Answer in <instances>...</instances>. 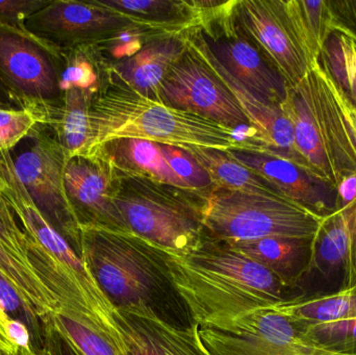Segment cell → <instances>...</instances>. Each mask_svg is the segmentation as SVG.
<instances>
[{"label": "cell", "instance_id": "6da1fadb", "mask_svg": "<svg viewBox=\"0 0 356 355\" xmlns=\"http://www.w3.org/2000/svg\"><path fill=\"white\" fill-rule=\"evenodd\" d=\"M167 263L173 288L199 327H221L292 299L290 286L225 242L205 237L188 254H169Z\"/></svg>", "mask_w": 356, "mask_h": 355}, {"label": "cell", "instance_id": "7a4b0ae2", "mask_svg": "<svg viewBox=\"0 0 356 355\" xmlns=\"http://www.w3.org/2000/svg\"><path fill=\"white\" fill-rule=\"evenodd\" d=\"M90 126L91 141L87 156H93L106 142L121 138L184 148L257 149L254 143L236 137V131L165 106L113 77H108V83L92 97Z\"/></svg>", "mask_w": 356, "mask_h": 355}, {"label": "cell", "instance_id": "3957f363", "mask_svg": "<svg viewBox=\"0 0 356 355\" xmlns=\"http://www.w3.org/2000/svg\"><path fill=\"white\" fill-rule=\"evenodd\" d=\"M282 108L294 129L299 166L336 188L356 173L355 108L319 62L288 87Z\"/></svg>", "mask_w": 356, "mask_h": 355}, {"label": "cell", "instance_id": "277c9868", "mask_svg": "<svg viewBox=\"0 0 356 355\" xmlns=\"http://www.w3.org/2000/svg\"><path fill=\"white\" fill-rule=\"evenodd\" d=\"M79 229V256L113 306L152 308L161 315L159 302L175 291L168 252L131 231L94 225Z\"/></svg>", "mask_w": 356, "mask_h": 355}, {"label": "cell", "instance_id": "5b68a950", "mask_svg": "<svg viewBox=\"0 0 356 355\" xmlns=\"http://www.w3.org/2000/svg\"><path fill=\"white\" fill-rule=\"evenodd\" d=\"M114 173V202L129 231L171 254L182 256L198 247L205 238L202 208L207 194Z\"/></svg>", "mask_w": 356, "mask_h": 355}, {"label": "cell", "instance_id": "8992f818", "mask_svg": "<svg viewBox=\"0 0 356 355\" xmlns=\"http://www.w3.org/2000/svg\"><path fill=\"white\" fill-rule=\"evenodd\" d=\"M324 217L282 194L246 193L215 188L205 195V237L225 243L270 237L313 240Z\"/></svg>", "mask_w": 356, "mask_h": 355}, {"label": "cell", "instance_id": "52a82bcc", "mask_svg": "<svg viewBox=\"0 0 356 355\" xmlns=\"http://www.w3.org/2000/svg\"><path fill=\"white\" fill-rule=\"evenodd\" d=\"M192 3L200 14V23L186 33L202 44L227 72L253 94L269 104H282L288 85L236 22L234 1L192 0Z\"/></svg>", "mask_w": 356, "mask_h": 355}, {"label": "cell", "instance_id": "ba28073f", "mask_svg": "<svg viewBox=\"0 0 356 355\" xmlns=\"http://www.w3.org/2000/svg\"><path fill=\"white\" fill-rule=\"evenodd\" d=\"M236 22L261 49L288 87L300 83L319 58L312 51L296 0H236Z\"/></svg>", "mask_w": 356, "mask_h": 355}, {"label": "cell", "instance_id": "9c48e42d", "mask_svg": "<svg viewBox=\"0 0 356 355\" xmlns=\"http://www.w3.org/2000/svg\"><path fill=\"white\" fill-rule=\"evenodd\" d=\"M198 331L211 355H349L312 339L275 304Z\"/></svg>", "mask_w": 356, "mask_h": 355}, {"label": "cell", "instance_id": "30bf717a", "mask_svg": "<svg viewBox=\"0 0 356 355\" xmlns=\"http://www.w3.org/2000/svg\"><path fill=\"white\" fill-rule=\"evenodd\" d=\"M60 49L0 23V85L20 108L47 110L60 99Z\"/></svg>", "mask_w": 356, "mask_h": 355}, {"label": "cell", "instance_id": "8fae6325", "mask_svg": "<svg viewBox=\"0 0 356 355\" xmlns=\"http://www.w3.org/2000/svg\"><path fill=\"white\" fill-rule=\"evenodd\" d=\"M42 127L31 135V145L13 158L15 172L46 220L79 256L81 229L65 187L66 154Z\"/></svg>", "mask_w": 356, "mask_h": 355}, {"label": "cell", "instance_id": "7c38bea8", "mask_svg": "<svg viewBox=\"0 0 356 355\" xmlns=\"http://www.w3.org/2000/svg\"><path fill=\"white\" fill-rule=\"evenodd\" d=\"M154 100L236 133L249 129L252 135L250 122L232 92L188 44L167 73Z\"/></svg>", "mask_w": 356, "mask_h": 355}, {"label": "cell", "instance_id": "4fadbf2b", "mask_svg": "<svg viewBox=\"0 0 356 355\" xmlns=\"http://www.w3.org/2000/svg\"><path fill=\"white\" fill-rule=\"evenodd\" d=\"M26 28L56 49L66 50L102 45L145 27L97 0H50L29 19Z\"/></svg>", "mask_w": 356, "mask_h": 355}, {"label": "cell", "instance_id": "5bb4252c", "mask_svg": "<svg viewBox=\"0 0 356 355\" xmlns=\"http://www.w3.org/2000/svg\"><path fill=\"white\" fill-rule=\"evenodd\" d=\"M65 187L79 226L129 231L114 202V170L100 154L68 158Z\"/></svg>", "mask_w": 356, "mask_h": 355}, {"label": "cell", "instance_id": "9a60e30c", "mask_svg": "<svg viewBox=\"0 0 356 355\" xmlns=\"http://www.w3.org/2000/svg\"><path fill=\"white\" fill-rule=\"evenodd\" d=\"M238 162L273 185L282 195L325 217L337 210V188L292 160L259 149H228Z\"/></svg>", "mask_w": 356, "mask_h": 355}, {"label": "cell", "instance_id": "2e32d148", "mask_svg": "<svg viewBox=\"0 0 356 355\" xmlns=\"http://www.w3.org/2000/svg\"><path fill=\"white\" fill-rule=\"evenodd\" d=\"M127 355H211L199 336L198 325L184 327L152 308H117Z\"/></svg>", "mask_w": 356, "mask_h": 355}, {"label": "cell", "instance_id": "e0dca14e", "mask_svg": "<svg viewBox=\"0 0 356 355\" xmlns=\"http://www.w3.org/2000/svg\"><path fill=\"white\" fill-rule=\"evenodd\" d=\"M0 270L31 302L44 321L58 308L54 298L38 276L29 256L27 237L14 213L0 195Z\"/></svg>", "mask_w": 356, "mask_h": 355}, {"label": "cell", "instance_id": "ac0fdd59", "mask_svg": "<svg viewBox=\"0 0 356 355\" xmlns=\"http://www.w3.org/2000/svg\"><path fill=\"white\" fill-rule=\"evenodd\" d=\"M186 48L182 33H156L135 54L106 67V76L154 100L167 73Z\"/></svg>", "mask_w": 356, "mask_h": 355}, {"label": "cell", "instance_id": "d6986e66", "mask_svg": "<svg viewBox=\"0 0 356 355\" xmlns=\"http://www.w3.org/2000/svg\"><path fill=\"white\" fill-rule=\"evenodd\" d=\"M323 274L342 268L344 287L356 285V199L324 217L312 241L309 270Z\"/></svg>", "mask_w": 356, "mask_h": 355}, {"label": "cell", "instance_id": "ffe728a7", "mask_svg": "<svg viewBox=\"0 0 356 355\" xmlns=\"http://www.w3.org/2000/svg\"><path fill=\"white\" fill-rule=\"evenodd\" d=\"M313 240L270 237L254 241L226 243L263 265L291 288L309 270Z\"/></svg>", "mask_w": 356, "mask_h": 355}, {"label": "cell", "instance_id": "44dd1931", "mask_svg": "<svg viewBox=\"0 0 356 355\" xmlns=\"http://www.w3.org/2000/svg\"><path fill=\"white\" fill-rule=\"evenodd\" d=\"M100 154L119 173L147 177L159 183L186 189L171 170L156 142L121 138L106 142L94 154Z\"/></svg>", "mask_w": 356, "mask_h": 355}, {"label": "cell", "instance_id": "7402d4cb", "mask_svg": "<svg viewBox=\"0 0 356 355\" xmlns=\"http://www.w3.org/2000/svg\"><path fill=\"white\" fill-rule=\"evenodd\" d=\"M141 26L162 33H181L198 26L200 14L192 0H97Z\"/></svg>", "mask_w": 356, "mask_h": 355}, {"label": "cell", "instance_id": "603a6c76", "mask_svg": "<svg viewBox=\"0 0 356 355\" xmlns=\"http://www.w3.org/2000/svg\"><path fill=\"white\" fill-rule=\"evenodd\" d=\"M300 327L356 320V285L315 297H296L275 304Z\"/></svg>", "mask_w": 356, "mask_h": 355}, {"label": "cell", "instance_id": "cb8c5ba5", "mask_svg": "<svg viewBox=\"0 0 356 355\" xmlns=\"http://www.w3.org/2000/svg\"><path fill=\"white\" fill-rule=\"evenodd\" d=\"M213 181V187L246 193L282 194L261 175L236 160L228 150L188 146Z\"/></svg>", "mask_w": 356, "mask_h": 355}, {"label": "cell", "instance_id": "d4e9b609", "mask_svg": "<svg viewBox=\"0 0 356 355\" xmlns=\"http://www.w3.org/2000/svg\"><path fill=\"white\" fill-rule=\"evenodd\" d=\"M318 62L355 110L356 31L339 24L326 40Z\"/></svg>", "mask_w": 356, "mask_h": 355}, {"label": "cell", "instance_id": "484cf974", "mask_svg": "<svg viewBox=\"0 0 356 355\" xmlns=\"http://www.w3.org/2000/svg\"><path fill=\"white\" fill-rule=\"evenodd\" d=\"M60 97L63 93L72 89L83 90L95 95L102 83L91 46L60 50Z\"/></svg>", "mask_w": 356, "mask_h": 355}, {"label": "cell", "instance_id": "4316f807", "mask_svg": "<svg viewBox=\"0 0 356 355\" xmlns=\"http://www.w3.org/2000/svg\"><path fill=\"white\" fill-rule=\"evenodd\" d=\"M297 10L312 51L319 58L332 31L343 22L337 1L296 0Z\"/></svg>", "mask_w": 356, "mask_h": 355}, {"label": "cell", "instance_id": "83f0119b", "mask_svg": "<svg viewBox=\"0 0 356 355\" xmlns=\"http://www.w3.org/2000/svg\"><path fill=\"white\" fill-rule=\"evenodd\" d=\"M0 306L8 318L24 324L31 333V348L42 350L45 347L47 322L38 314L31 302L21 294L16 286L0 270Z\"/></svg>", "mask_w": 356, "mask_h": 355}, {"label": "cell", "instance_id": "f1b7e54d", "mask_svg": "<svg viewBox=\"0 0 356 355\" xmlns=\"http://www.w3.org/2000/svg\"><path fill=\"white\" fill-rule=\"evenodd\" d=\"M48 320L56 331L69 340L81 355H120L104 336L81 319L60 308L50 315Z\"/></svg>", "mask_w": 356, "mask_h": 355}, {"label": "cell", "instance_id": "f546056e", "mask_svg": "<svg viewBox=\"0 0 356 355\" xmlns=\"http://www.w3.org/2000/svg\"><path fill=\"white\" fill-rule=\"evenodd\" d=\"M47 110L41 108H0V154L47 125Z\"/></svg>", "mask_w": 356, "mask_h": 355}, {"label": "cell", "instance_id": "4dcf8cb0", "mask_svg": "<svg viewBox=\"0 0 356 355\" xmlns=\"http://www.w3.org/2000/svg\"><path fill=\"white\" fill-rule=\"evenodd\" d=\"M158 144L167 164L186 189L202 194L215 189L211 177L190 150L170 144Z\"/></svg>", "mask_w": 356, "mask_h": 355}, {"label": "cell", "instance_id": "1f68e13d", "mask_svg": "<svg viewBox=\"0 0 356 355\" xmlns=\"http://www.w3.org/2000/svg\"><path fill=\"white\" fill-rule=\"evenodd\" d=\"M300 329L312 339L328 349L356 355V320Z\"/></svg>", "mask_w": 356, "mask_h": 355}, {"label": "cell", "instance_id": "d6a6232c", "mask_svg": "<svg viewBox=\"0 0 356 355\" xmlns=\"http://www.w3.org/2000/svg\"><path fill=\"white\" fill-rule=\"evenodd\" d=\"M50 0H0V23L29 31L26 22Z\"/></svg>", "mask_w": 356, "mask_h": 355}, {"label": "cell", "instance_id": "836d02e7", "mask_svg": "<svg viewBox=\"0 0 356 355\" xmlns=\"http://www.w3.org/2000/svg\"><path fill=\"white\" fill-rule=\"evenodd\" d=\"M45 346L50 355H81L69 340L56 331L48 320Z\"/></svg>", "mask_w": 356, "mask_h": 355}, {"label": "cell", "instance_id": "e575fe53", "mask_svg": "<svg viewBox=\"0 0 356 355\" xmlns=\"http://www.w3.org/2000/svg\"><path fill=\"white\" fill-rule=\"evenodd\" d=\"M6 333L8 339L16 346L23 349H33L31 348V338L29 329L19 321L8 319L6 324Z\"/></svg>", "mask_w": 356, "mask_h": 355}, {"label": "cell", "instance_id": "d590c367", "mask_svg": "<svg viewBox=\"0 0 356 355\" xmlns=\"http://www.w3.org/2000/svg\"><path fill=\"white\" fill-rule=\"evenodd\" d=\"M356 199V173L349 175L337 187V210Z\"/></svg>", "mask_w": 356, "mask_h": 355}, {"label": "cell", "instance_id": "8d00e7d4", "mask_svg": "<svg viewBox=\"0 0 356 355\" xmlns=\"http://www.w3.org/2000/svg\"><path fill=\"white\" fill-rule=\"evenodd\" d=\"M338 6L345 24L353 28V25H356V0L338 1Z\"/></svg>", "mask_w": 356, "mask_h": 355}, {"label": "cell", "instance_id": "74e56055", "mask_svg": "<svg viewBox=\"0 0 356 355\" xmlns=\"http://www.w3.org/2000/svg\"><path fill=\"white\" fill-rule=\"evenodd\" d=\"M0 108H19L20 106L15 101L14 98L0 85Z\"/></svg>", "mask_w": 356, "mask_h": 355}, {"label": "cell", "instance_id": "f35d334b", "mask_svg": "<svg viewBox=\"0 0 356 355\" xmlns=\"http://www.w3.org/2000/svg\"><path fill=\"white\" fill-rule=\"evenodd\" d=\"M8 319L10 318H8V315L6 314L3 308L0 306V338L6 340V341L10 342V340L8 339V337H6V324ZM10 343H12V342H10Z\"/></svg>", "mask_w": 356, "mask_h": 355}, {"label": "cell", "instance_id": "ab89813d", "mask_svg": "<svg viewBox=\"0 0 356 355\" xmlns=\"http://www.w3.org/2000/svg\"><path fill=\"white\" fill-rule=\"evenodd\" d=\"M0 352H6V354L10 355H16L17 352H18V348L14 344L10 343V342L6 341V340L0 338Z\"/></svg>", "mask_w": 356, "mask_h": 355}, {"label": "cell", "instance_id": "60d3db41", "mask_svg": "<svg viewBox=\"0 0 356 355\" xmlns=\"http://www.w3.org/2000/svg\"><path fill=\"white\" fill-rule=\"evenodd\" d=\"M16 355H50L48 352L47 348H43L42 350H33V349H23V348H19L18 352Z\"/></svg>", "mask_w": 356, "mask_h": 355}, {"label": "cell", "instance_id": "b9f144b4", "mask_svg": "<svg viewBox=\"0 0 356 355\" xmlns=\"http://www.w3.org/2000/svg\"><path fill=\"white\" fill-rule=\"evenodd\" d=\"M0 355H10V354H6V352H0Z\"/></svg>", "mask_w": 356, "mask_h": 355}, {"label": "cell", "instance_id": "7bdbcfd3", "mask_svg": "<svg viewBox=\"0 0 356 355\" xmlns=\"http://www.w3.org/2000/svg\"><path fill=\"white\" fill-rule=\"evenodd\" d=\"M355 131H356V120H355Z\"/></svg>", "mask_w": 356, "mask_h": 355}, {"label": "cell", "instance_id": "ee69618b", "mask_svg": "<svg viewBox=\"0 0 356 355\" xmlns=\"http://www.w3.org/2000/svg\"><path fill=\"white\" fill-rule=\"evenodd\" d=\"M355 120H356V108H355Z\"/></svg>", "mask_w": 356, "mask_h": 355}]
</instances>
